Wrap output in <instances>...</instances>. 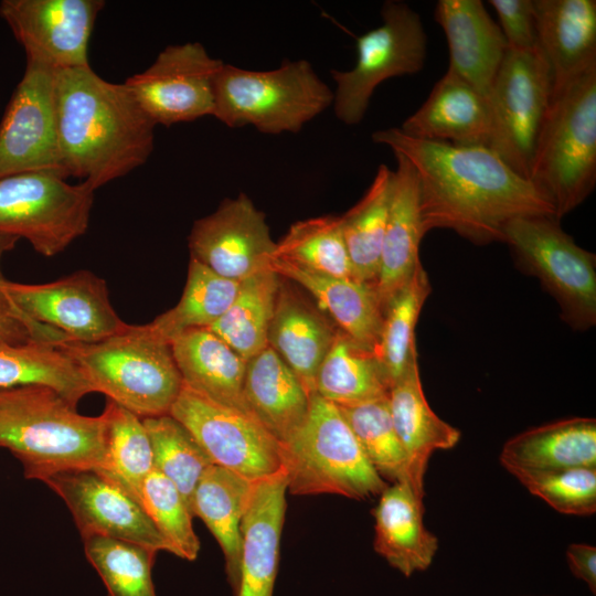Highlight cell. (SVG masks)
Listing matches in <instances>:
<instances>
[{
  "mask_svg": "<svg viewBox=\"0 0 596 596\" xmlns=\"http://www.w3.org/2000/svg\"><path fill=\"white\" fill-rule=\"evenodd\" d=\"M272 268L313 295L340 330L354 342L377 351L384 308L373 285L313 273L277 258H274Z\"/></svg>",
  "mask_w": 596,
  "mask_h": 596,
  "instance_id": "29",
  "label": "cell"
},
{
  "mask_svg": "<svg viewBox=\"0 0 596 596\" xmlns=\"http://www.w3.org/2000/svg\"><path fill=\"white\" fill-rule=\"evenodd\" d=\"M519 482L562 514L588 517L596 512V467L539 473Z\"/></svg>",
  "mask_w": 596,
  "mask_h": 596,
  "instance_id": "44",
  "label": "cell"
},
{
  "mask_svg": "<svg viewBox=\"0 0 596 596\" xmlns=\"http://www.w3.org/2000/svg\"><path fill=\"white\" fill-rule=\"evenodd\" d=\"M170 343L185 387L252 415L243 394L246 360L227 343L207 328L187 330Z\"/></svg>",
  "mask_w": 596,
  "mask_h": 596,
  "instance_id": "27",
  "label": "cell"
},
{
  "mask_svg": "<svg viewBox=\"0 0 596 596\" xmlns=\"http://www.w3.org/2000/svg\"><path fill=\"white\" fill-rule=\"evenodd\" d=\"M1 391V390H0Z\"/></svg>",
  "mask_w": 596,
  "mask_h": 596,
  "instance_id": "50",
  "label": "cell"
},
{
  "mask_svg": "<svg viewBox=\"0 0 596 596\" xmlns=\"http://www.w3.org/2000/svg\"><path fill=\"white\" fill-rule=\"evenodd\" d=\"M533 2L538 50L547 66L553 93L596 65V1Z\"/></svg>",
  "mask_w": 596,
  "mask_h": 596,
  "instance_id": "22",
  "label": "cell"
},
{
  "mask_svg": "<svg viewBox=\"0 0 596 596\" xmlns=\"http://www.w3.org/2000/svg\"><path fill=\"white\" fill-rule=\"evenodd\" d=\"M243 394L249 413L279 444L309 411L310 395L269 345L246 361Z\"/></svg>",
  "mask_w": 596,
  "mask_h": 596,
  "instance_id": "28",
  "label": "cell"
},
{
  "mask_svg": "<svg viewBox=\"0 0 596 596\" xmlns=\"http://www.w3.org/2000/svg\"><path fill=\"white\" fill-rule=\"evenodd\" d=\"M337 333L316 309L280 284L268 345L296 374L309 395L315 394L318 369Z\"/></svg>",
  "mask_w": 596,
  "mask_h": 596,
  "instance_id": "30",
  "label": "cell"
},
{
  "mask_svg": "<svg viewBox=\"0 0 596 596\" xmlns=\"http://www.w3.org/2000/svg\"><path fill=\"white\" fill-rule=\"evenodd\" d=\"M382 24L356 39V63L350 71H331L337 87L333 109L347 125L359 124L374 89L385 79L421 72L427 35L421 17L407 3L390 0L382 7Z\"/></svg>",
  "mask_w": 596,
  "mask_h": 596,
  "instance_id": "10",
  "label": "cell"
},
{
  "mask_svg": "<svg viewBox=\"0 0 596 596\" xmlns=\"http://www.w3.org/2000/svg\"><path fill=\"white\" fill-rule=\"evenodd\" d=\"M189 249L190 258L222 277L242 281L272 268L276 243L265 214L241 193L193 223Z\"/></svg>",
  "mask_w": 596,
  "mask_h": 596,
  "instance_id": "17",
  "label": "cell"
},
{
  "mask_svg": "<svg viewBox=\"0 0 596 596\" xmlns=\"http://www.w3.org/2000/svg\"><path fill=\"white\" fill-rule=\"evenodd\" d=\"M280 276L268 268L241 281L225 313L210 329L244 360L268 347Z\"/></svg>",
  "mask_w": 596,
  "mask_h": 596,
  "instance_id": "34",
  "label": "cell"
},
{
  "mask_svg": "<svg viewBox=\"0 0 596 596\" xmlns=\"http://www.w3.org/2000/svg\"><path fill=\"white\" fill-rule=\"evenodd\" d=\"M434 17L448 43L447 71L489 98L509 49L499 24L481 0H439Z\"/></svg>",
  "mask_w": 596,
  "mask_h": 596,
  "instance_id": "19",
  "label": "cell"
},
{
  "mask_svg": "<svg viewBox=\"0 0 596 596\" xmlns=\"http://www.w3.org/2000/svg\"><path fill=\"white\" fill-rule=\"evenodd\" d=\"M279 446L291 494L329 493L364 500L380 496L387 486L339 407L316 393L310 395L304 423Z\"/></svg>",
  "mask_w": 596,
  "mask_h": 596,
  "instance_id": "6",
  "label": "cell"
},
{
  "mask_svg": "<svg viewBox=\"0 0 596 596\" xmlns=\"http://www.w3.org/2000/svg\"><path fill=\"white\" fill-rule=\"evenodd\" d=\"M545 596H553V595H545Z\"/></svg>",
  "mask_w": 596,
  "mask_h": 596,
  "instance_id": "49",
  "label": "cell"
},
{
  "mask_svg": "<svg viewBox=\"0 0 596 596\" xmlns=\"http://www.w3.org/2000/svg\"><path fill=\"white\" fill-rule=\"evenodd\" d=\"M18 240L19 238L17 236L0 233V262L3 254L8 251H11L15 246V243L18 242ZM3 279L4 277L1 274V267H0V281Z\"/></svg>",
  "mask_w": 596,
  "mask_h": 596,
  "instance_id": "48",
  "label": "cell"
},
{
  "mask_svg": "<svg viewBox=\"0 0 596 596\" xmlns=\"http://www.w3.org/2000/svg\"><path fill=\"white\" fill-rule=\"evenodd\" d=\"M387 400L395 432L407 456L408 482L416 494L424 498V479L430 456L437 450L454 448L461 433L430 408L417 361L391 386Z\"/></svg>",
  "mask_w": 596,
  "mask_h": 596,
  "instance_id": "26",
  "label": "cell"
},
{
  "mask_svg": "<svg viewBox=\"0 0 596 596\" xmlns=\"http://www.w3.org/2000/svg\"><path fill=\"white\" fill-rule=\"evenodd\" d=\"M56 345L76 362L94 392L140 418L169 414L181 392L171 343L149 323L128 324L98 342L65 340Z\"/></svg>",
  "mask_w": 596,
  "mask_h": 596,
  "instance_id": "5",
  "label": "cell"
},
{
  "mask_svg": "<svg viewBox=\"0 0 596 596\" xmlns=\"http://www.w3.org/2000/svg\"><path fill=\"white\" fill-rule=\"evenodd\" d=\"M102 0H3L0 15L26 60L53 71L88 67L87 47Z\"/></svg>",
  "mask_w": 596,
  "mask_h": 596,
  "instance_id": "16",
  "label": "cell"
},
{
  "mask_svg": "<svg viewBox=\"0 0 596 596\" xmlns=\"http://www.w3.org/2000/svg\"><path fill=\"white\" fill-rule=\"evenodd\" d=\"M68 340L56 329L36 322L23 313L0 286V343H58Z\"/></svg>",
  "mask_w": 596,
  "mask_h": 596,
  "instance_id": "46",
  "label": "cell"
},
{
  "mask_svg": "<svg viewBox=\"0 0 596 596\" xmlns=\"http://www.w3.org/2000/svg\"><path fill=\"white\" fill-rule=\"evenodd\" d=\"M509 49L538 50L536 18L533 0H490Z\"/></svg>",
  "mask_w": 596,
  "mask_h": 596,
  "instance_id": "45",
  "label": "cell"
},
{
  "mask_svg": "<svg viewBox=\"0 0 596 596\" xmlns=\"http://www.w3.org/2000/svg\"><path fill=\"white\" fill-rule=\"evenodd\" d=\"M43 482L63 499L82 538L102 535L171 553L142 505L99 472L63 471Z\"/></svg>",
  "mask_w": 596,
  "mask_h": 596,
  "instance_id": "18",
  "label": "cell"
},
{
  "mask_svg": "<svg viewBox=\"0 0 596 596\" xmlns=\"http://www.w3.org/2000/svg\"><path fill=\"white\" fill-rule=\"evenodd\" d=\"M55 105L67 178L95 191L150 157L156 124L125 83H110L91 66L55 71Z\"/></svg>",
  "mask_w": 596,
  "mask_h": 596,
  "instance_id": "2",
  "label": "cell"
},
{
  "mask_svg": "<svg viewBox=\"0 0 596 596\" xmlns=\"http://www.w3.org/2000/svg\"><path fill=\"white\" fill-rule=\"evenodd\" d=\"M501 466L518 480L576 467H596V421L570 417L523 430L500 451Z\"/></svg>",
  "mask_w": 596,
  "mask_h": 596,
  "instance_id": "23",
  "label": "cell"
},
{
  "mask_svg": "<svg viewBox=\"0 0 596 596\" xmlns=\"http://www.w3.org/2000/svg\"><path fill=\"white\" fill-rule=\"evenodd\" d=\"M551 96L550 73L539 50L508 49L489 95L491 132L487 147L528 180Z\"/></svg>",
  "mask_w": 596,
  "mask_h": 596,
  "instance_id": "11",
  "label": "cell"
},
{
  "mask_svg": "<svg viewBox=\"0 0 596 596\" xmlns=\"http://www.w3.org/2000/svg\"><path fill=\"white\" fill-rule=\"evenodd\" d=\"M520 267L536 276L576 330L596 322V256L578 246L558 220L547 215L512 219L503 230Z\"/></svg>",
  "mask_w": 596,
  "mask_h": 596,
  "instance_id": "8",
  "label": "cell"
},
{
  "mask_svg": "<svg viewBox=\"0 0 596 596\" xmlns=\"http://www.w3.org/2000/svg\"><path fill=\"white\" fill-rule=\"evenodd\" d=\"M400 129L418 139L487 147L491 132L489 98L447 71Z\"/></svg>",
  "mask_w": 596,
  "mask_h": 596,
  "instance_id": "21",
  "label": "cell"
},
{
  "mask_svg": "<svg viewBox=\"0 0 596 596\" xmlns=\"http://www.w3.org/2000/svg\"><path fill=\"white\" fill-rule=\"evenodd\" d=\"M49 171L0 178V233L25 238L45 257L62 253L88 228L94 190Z\"/></svg>",
  "mask_w": 596,
  "mask_h": 596,
  "instance_id": "9",
  "label": "cell"
},
{
  "mask_svg": "<svg viewBox=\"0 0 596 596\" xmlns=\"http://www.w3.org/2000/svg\"><path fill=\"white\" fill-rule=\"evenodd\" d=\"M140 501L171 553L194 561L200 552L194 517L174 483L153 469L142 485Z\"/></svg>",
  "mask_w": 596,
  "mask_h": 596,
  "instance_id": "43",
  "label": "cell"
},
{
  "mask_svg": "<svg viewBox=\"0 0 596 596\" xmlns=\"http://www.w3.org/2000/svg\"><path fill=\"white\" fill-rule=\"evenodd\" d=\"M255 481L213 464L203 472L192 501L193 515L202 519L222 549L233 593L240 579L241 524Z\"/></svg>",
  "mask_w": 596,
  "mask_h": 596,
  "instance_id": "31",
  "label": "cell"
},
{
  "mask_svg": "<svg viewBox=\"0 0 596 596\" xmlns=\"http://www.w3.org/2000/svg\"><path fill=\"white\" fill-rule=\"evenodd\" d=\"M169 414L188 428L215 465L253 481L281 469L279 443L249 414L184 385Z\"/></svg>",
  "mask_w": 596,
  "mask_h": 596,
  "instance_id": "13",
  "label": "cell"
},
{
  "mask_svg": "<svg viewBox=\"0 0 596 596\" xmlns=\"http://www.w3.org/2000/svg\"><path fill=\"white\" fill-rule=\"evenodd\" d=\"M223 62L199 42L169 45L124 83L156 124L170 126L214 113V81Z\"/></svg>",
  "mask_w": 596,
  "mask_h": 596,
  "instance_id": "14",
  "label": "cell"
},
{
  "mask_svg": "<svg viewBox=\"0 0 596 596\" xmlns=\"http://www.w3.org/2000/svg\"><path fill=\"white\" fill-rule=\"evenodd\" d=\"M240 284L190 258L187 283L179 302L149 324L169 342L187 330L210 328L228 309Z\"/></svg>",
  "mask_w": 596,
  "mask_h": 596,
  "instance_id": "36",
  "label": "cell"
},
{
  "mask_svg": "<svg viewBox=\"0 0 596 596\" xmlns=\"http://www.w3.org/2000/svg\"><path fill=\"white\" fill-rule=\"evenodd\" d=\"M213 117L231 128L252 125L264 134L297 132L333 103V92L306 60L272 71L223 63L214 81Z\"/></svg>",
  "mask_w": 596,
  "mask_h": 596,
  "instance_id": "7",
  "label": "cell"
},
{
  "mask_svg": "<svg viewBox=\"0 0 596 596\" xmlns=\"http://www.w3.org/2000/svg\"><path fill=\"white\" fill-rule=\"evenodd\" d=\"M393 171L385 164L361 200L340 216L355 280L375 285L392 195Z\"/></svg>",
  "mask_w": 596,
  "mask_h": 596,
  "instance_id": "35",
  "label": "cell"
},
{
  "mask_svg": "<svg viewBox=\"0 0 596 596\" xmlns=\"http://www.w3.org/2000/svg\"><path fill=\"white\" fill-rule=\"evenodd\" d=\"M529 181L552 204L560 221L596 184V65L552 93Z\"/></svg>",
  "mask_w": 596,
  "mask_h": 596,
  "instance_id": "4",
  "label": "cell"
},
{
  "mask_svg": "<svg viewBox=\"0 0 596 596\" xmlns=\"http://www.w3.org/2000/svg\"><path fill=\"white\" fill-rule=\"evenodd\" d=\"M83 542L109 596H157L151 577L156 551L102 535L84 536Z\"/></svg>",
  "mask_w": 596,
  "mask_h": 596,
  "instance_id": "41",
  "label": "cell"
},
{
  "mask_svg": "<svg viewBox=\"0 0 596 596\" xmlns=\"http://www.w3.org/2000/svg\"><path fill=\"white\" fill-rule=\"evenodd\" d=\"M283 469L256 480L241 524L242 555L235 596H273L286 513Z\"/></svg>",
  "mask_w": 596,
  "mask_h": 596,
  "instance_id": "20",
  "label": "cell"
},
{
  "mask_svg": "<svg viewBox=\"0 0 596 596\" xmlns=\"http://www.w3.org/2000/svg\"><path fill=\"white\" fill-rule=\"evenodd\" d=\"M390 389L376 352L358 344L339 330L318 369L315 393L341 407L385 397Z\"/></svg>",
  "mask_w": 596,
  "mask_h": 596,
  "instance_id": "32",
  "label": "cell"
},
{
  "mask_svg": "<svg viewBox=\"0 0 596 596\" xmlns=\"http://www.w3.org/2000/svg\"><path fill=\"white\" fill-rule=\"evenodd\" d=\"M0 286L23 313L56 329L68 341L98 342L128 327L111 306L106 281L88 270L46 284L3 279Z\"/></svg>",
  "mask_w": 596,
  "mask_h": 596,
  "instance_id": "15",
  "label": "cell"
},
{
  "mask_svg": "<svg viewBox=\"0 0 596 596\" xmlns=\"http://www.w3.org/2000/svg\"><path fill=\"white\" fill-rule=\"evenodd\" d=\"M572 575L596 594V547L587 543H571L565 552Z\"/></svg>",
  "mask_w": 596,
  "mask_h": 596,
  "instance_id": "47",
  "label": "cell"
},
{
  "mask_svg": "<svg viewBox=\"0 0 596 596\" xmlns=\"http://www.w3.org/2000/svg\"><path fill=\"white\" fill-rule=\"evenodd\" d=\"M374 550L405 577L425 572L438 551V539L424 523V498L407 482H393L379 496Z\"/></svg>",
  "mask_w": 596,
  "mask_h": 596,
  "instance_id": "24",
  "label": "cell"
},
{
  "mask_svg": "<svg viewBox=\"0 0 596 596\" xmlns=\"http://www.w3.org/2000/svg\"><path fill=\"white\" fill-rule=\"evenodd\" d=\"M49 171L65 178L55 105V71L26 60L0 124V178Z\"/></svg>",
  "mask_w": 596,
  "mask_h": 596,
  "instance_id": "12",
  "label": "cell"
},
{
  "mask_svg": "<svg viewBox=\"0 0 596 596\" xmlns=\"http://www.w3.org/2000/svg\"><path fill=\"white\" fill-rule=\"evenodd\" d=\"M141 419L150 439L153 468L174 483L193 514L195 488L205 469L213 465L212 459L170 414Z\"/></svg>",
  "mask_w": 596,
  "mask_h": 596,
  "instance_id": "40",
  "label": "cell"
},
{
  "mask_svg": "<svg viewBox=\"0 0 596 596\" xmlns=\"http://www.w3.org/2000/svg\"><path fill=\"white\" fill-rule=\"evenodd\" d=\"M106 457L99 472L141 504V488L153 468V455L142 419L108 400Z\"/></svg>",
  "mask_w": 596,
  "mask_h": 596,
  "instance_id": "37",
  "label": "cell"
},
{
  "mask_svg": "<svg viewBox=\"0 0 596 596\" xmlns=\"http://www.w3.org/2000/svg\"><path fill=\"white\" fill-rule=\"evenodd\" d=\"M430 291L428 276L421 265L385 306L376 353L391 386L417 361L415 327Z\"/></svg>",
  "mask_w": 596,
  "mask_h": 596,
  "instance_id": "39",
  "label": "cell"
},
{
  "mask_svg": "<svg viewBox=\"0 0 596 596\" xmlns=\"http://www.w3.org/2000/svg\"><path fill=\"white\" fill-rule=\"evenodd\" d=\"M394 156L397 167L393 171L389 219L374 285L384 309L422 265L418 252L425 235L419 212L417 173L407 159L398 153Z\"/></svg>",
  "mask_w": 596,
  "mask_h": 596,
  "instance_id": "25",
  "label": "cell"
},
{
  "mask_svg": "<svg viewBox=\"0 0 596 596\" xmlns=\"http://www.w3.org/2000/svg\"><path fill=\"white\" fill-rule=\"evenodd\" d=\"M372 139L415 169L425 234L448 228L475 244H488L502 242L512 219L555 217L552 204L538 189L488 147L418 139L400 128L377 130Z\"/></svg>",
  "mask_w": 596,
  "mask_h": 596,
  "instance_id": "1",
  "label": "cell"
},
{
  "mask_svg": "<svg viewBox=\"0 0 596 596\" xmlns=\"http://www.w3.org/2000/svg\"><path fill=\"white\" fill-rule=\"evenodd\" d=\"M47 386L73 405L94 392L76 362L49 342L0 343V390Z\"/></svg>",
  "mask_w": 596,
  "mask_h": 596,
  "instance_id": "33",
  "label": "cell"
},
{
  "mask_svg": "<svg viewBox=\"0 0 596 596\" xmlns=\"http://www.w3.org/2000/svg\"><path fill=\"white\" fill-rule=\"evenodd\" d=\"M107 414L85 416L51 387L0 391V447L21 462L28 479L44 481L70 470L100 472L106 457Z\"/></svg>",
  "mask_w": 596,
  "mask_h": 596,
  "instance_id": "3",
  "label": "cell"
},
{
  "mask_svg": "<svg viewBox=\"0 0 596 596\" xmlns=\"http://www.w3.org/2000/svg\"><path fill=\"white\" fill-rule=\"evenodd\" d=\"M299 268L354 279L340 216L298 221L276 243L275 257Z\"/></svg>",
  "mask_w": 596,
  "mask_h": 596,
  "instance_id": "38",
  "label": "cell"
},
{
  "mask_svg": "<svg viewBox=\"0 0 596 596\" xmlns=\"http://www.w3.org/2000/svg\"><path fill=\"white\" fill-rule=\"evenodd\" d=\"M339 409L375 471L385 481L409 483L407 456L395 432L387 396Z\"/></svg>",
  "mask_w": 596,
  "mask_h": 596,
  "instance_id": "42",
  "label": "cell"
}]
</instances>
